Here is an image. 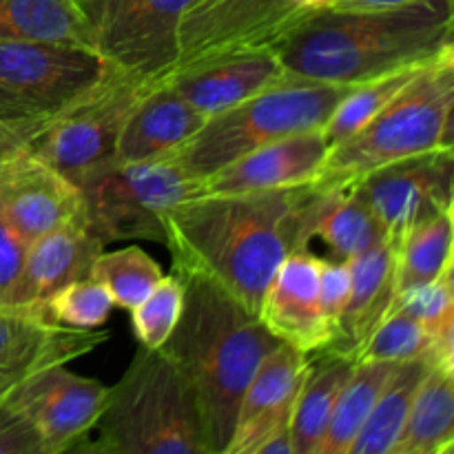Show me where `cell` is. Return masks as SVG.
Segmentation results:
<instances>
[{"instance_id":"obj_1","label":"cell","mask_w":454,"mask_h":454,"mask_svg":"<svg viewBox=\"0 0 454 454\" xmlns=\"http://www.w3.org/2000/svg\"><path fill=\"white\" fill-rule=\"evenodd\" d=\"M310 184L253 193H200L162 213L173 269L204 275L257 315L278 266L301 242Z\"/></svg>"},{"instance_id":"obj_2","label":"cell","mask_w":454,"mask_h":454,"mask_svg":"<svg viewBox=\"0 0 454 454\" xmlns=\"http://www.w3.org/2000/svg\"><path fill=\"white\" fill-rule=\"evenodd\" d=\"M452 0L388 9H313L273 47L288 75L362 84L454 51Z\"/></svg>"},{"instance_id":"obj_3","label":"cell","mask_w":454,"mask_h":454,"mask_svg":"<svg viewBox=\"0 0 454 454\" xmlns=\"http://www.w3.org/2000/svg\"><path fill=\"white\" fill-rule=\"evenodd\" d=\"M173 273L184 288V301L162 350L193 395L208 454H224L253 372L282 341L215 282L189 270Z\"/></svg>"},{"instance_id":"obj_4","label":"cell","mask_w":454,"mask_h":454,"mask_svg":"<svg viewBox=\"0 0 454 454\" xmlns=\"http://www.w3.org/2000/svg\"><path fill=\"white\" fill-rule=\"evenodd\" d=\"M89 450L111 454H208L195 399L162 348L140 346L106 390Z\"/></svg>"},{"instance_id":"obj_5","label":"cell","mask_w":454,"mask_h":454,"mask_svg":"<svg viewBox=\"0 0 454 454\" xmlns=\"http://www.w3.org/2000/svg\"><path fill=\"white\" fill-rule=\"evenodd\" d=\"M353 87L286 75L273 87L208 115L202 129L168 155L202 182L269 142L324 129Z\"/></svg>"},{"instance_id":"obj_6","label":"cell","mask_w":454,"mask_h":454,"mask_svg":"<svg viewBox=\"0 0 454 454\" xmlns=\"http://www.w3.org/2000/svg\"><path fill=\"white\" fill-rule=\"evenodd\" d=\"M452 109L454 51L426 67L364 127L331 146L315 182L350 184L395 160L452 146Z\"/></svg>"},{"instance_id":"obj_7","label":"cell","mask_w":454,"mask_h":454,"mask_svg":"<svg viewBox=\"0 0 454 454\" xmlns=\"http://www.w3.org/2000/svg\"><path fill=\"white\" fill-rule=\"evenodd\" d=\"M84 224L105 244L167 242L162 213L202 193V182L171 155L145 162H114L75 182Z\"/></svg>"},{"instance_id":"obj_8","label":"cell","mask_w":454,"mask_h":454,"mask_svg":"<svg viewBox=\"0 0 454 454\" xmlns=\"http://www.w3.org/2000/svg\"><path fill=\"white\" fill-rule=\"evenodd\" d=\"M149 87L111 67L100 82L44 124L29 151L71 182L109 167L129 114Z\"/></svg>"},{"instance_id":"obj_9","label":"cell","mask_w":454,"mask_h":454,"mask_svg":"<svg viewBox=\"0 0 454 454\" xmlns=\"http://www.w3.org/2000/svg\"><path fill=\"white\" fill-rule=\"evenodd\" d=\"M109 69L93 49L0 40V118L49 122Z\"/></svg>"},{"instance_id":"obj_10","label":"cell","mask_w":454,"mask_h":454,"mask_svg":"<svg viewBox=\"0 0 454 454\" xmlns=\"http://www.w3.org/2000/svg\"><path fill=\"white\" fill-rule=\"evenodd\" d=\"M198 0H84L96 51L145 84L167 80L180 56V25Z\"/></svg>"},{"instance_id":"obj_11","label":"cell","mask_w":454,"mask_h":454,"mask_svg":"<svg viewBox=\"0 0 454 454\" xmlns=\"http://www.w3.org/2000/svg\"><path fill=\"white\" fill-rule=\"evenodd\" d=\"M324 4L328 0H207L193 4L182 18L176 69L229 53L273 51L301 18Z\"/></svg>"},{"instance_id":"obj_12","label":"cell","mask_w":454,"mask_h":454,"mask_svg":"<svg viewBox=\"0 0 454 454\" xmlns=\"http://www.w3.org/2000/svg\"><path fill=\"white\" fill-rule=\"evenodd\" d=\"M355 184L384 226L390 244H397L412 226L454 208V149L424 151L384 164Z\"/></svg>"},{"instance_id":"obj_13","label":"cell","mask_w":454,"mask_h":454,"mask_svg":"<svg viewBox=\"0 0 454 454\" xmlns=\"http://www.w3.org/2000/svg\"><path fill=\"white\" fill-rule=\"evenodd\" d=\"M310 355L278 344L253 372L224 454H293L291 421Z\"/></svg>"},{"instance_id":"obj_14","label":"cell","mask_w":454,"mask_h":454,"mask_svg":"<svg viewBox=\"0 0 454 454\" xmlns=\"http://www.w3.org/2000/svg\"><path fill=\"white\" fill-rule=\"evenodd\" d=\"M106 390L109 386L56 364L29 372L9 397L34 421L44 454H62L75 450L96 428Z\"/></svg>"},{"instance_id":"obj_15","label":"cell","mask_w":454,"mask_h":454,"mask_svg":"<svg viewBox=\"0 0 454 454\" xmlns=\"http://www.w3.org/2000/svg\"><path fill=\"white\" fill-rule=\"evenodd\" d=\"M0 213L27 242L62 226L84 224L78 184L31 151L0 168Z\"/></svg>"},{"instance_id":"obj_16","label":"cell","mask_w":454,"mask_h":454,"mask_svg":"<svg viewBox=\"0 0 454 454\" xmlns=\"http://www.w3.org/2000/svg\"><path fill=\"white\" fill-rule=\"evenodd\" d=\"M319 264L322 257L310 248L291 253L275 270L257 310L270 335L306 355L322 353L333 340L319 309Z\"/></svg>"},{"instance_id":"obj_17","label":"cell","mask_w":454,"mask_h":454,"mask_svg":"<svg viewBox=\"0 0 454 454\" xmlns=\"http://www.w3.org/2000/svg\"><path fill=\"white\" fill-rule=\"evenodd\" d=\"M331 145L317 131L269 142L202 180V193H253L310 184L322 173Z\"/></svg>"},{"instance_id":"obj_18","label":"cell","mask_w":454,"mask_h":454,"mask_svg":"<svg viewBox=\"0 0 454 454\" xmlns=\"http://www.w3.org/2000/svg\"><path fill=\"white\" fill-rule=\"evenodd\" d=\"M282 62L270 49L239 51L193 62L173 71L167 80L202 115H215L286 78Z\"/></svg>"},{"instance_id":"obj_19","label":"cell","mask_w":454,"mask_h":454,"mask_svg":"<svg viewBox=\"0 0 454 454\" xmlns=\"http://www.w3.org/2000/svg\"><path fill=\"white\" fill-rule=\"evenodd\" d=\"M315 239L328 248L326 260L350 262L388 238L355 182L333 186L313 182L301 208V242L310 248Z\"/></svg>"},{"instance_id":"obj_20","label":"cell","mask_w":454,"mask_h":454,"mask_svg":"<svg viewBox=\"0 0 454 454\" xmlns=\"http://www.w3.org/2000/svg\"><path fill=\"white\" fill-rule=\"evenodd\" d=\"M105 247L106 244L96 238L87 224H69L40 235L27 248L25 269L13 306L43 315V304L53 293L91 275L93 262Z\"/></svg>"},{"instance_id":"obj_21","label":"cell","mask_w":454,"mask_h":454,"mask_svg":"<svg viewBox=\"0 0 454 454\" xmlns=\"http://www.w3.org/2000/svg\"><path fill=\"white\" fill-rule=\"evenodd\" d=\"M109 340V333L93 328L51 324L31 309L0 306V368H40L69 364Z\"/></svg>"},{"instance_id":"obj_22","label":"cell","mask_w":454,"mask_h":454,"mask_svg":"<svg viewBox=\"0 0 454 454\" xmlns=\"http://www.w3.org/2000/svg\"><path fill=\"white\" fill-rule=\"evenodd\" d=\"M207 115L200 114L168 82L151 84L120 136L115 162H145L168 155L202 129Z\"/></svg>"},{"instance_id":"obj_23","label":"cell","mask_w":454,"mask_h":454,"mask_svg":"<svg viewBox=\"0 0 454 454\" xmlns=\"http://www.w3.org/2000/svg\"><path fill=\"white\" fill-rule=\"evenodd\" d=\"M350 266V295L326 350L355 359L364 341L395 304V248L388 239L364 251Z\"/></svg>"},{"instance_id":"obj_24","label":"cell","mask_w":454,"mask_h":454,"mask_svg":"<svg viewBox=\"0 0 454 454\" xmlns=\"http://www.w3.org/2000/svg\"><path fill=\"white\" fill-rule=\"evenodd\" d=\"M0 40L96 51V31L82 0H0Z\"/></svg>"},{"instance_id":"obj_25","label":"cell","mask_w":454,"mask_h":454,"mask_svg":"<svg viewBox=\"0 0 454 454\" xmlns=\"http://www.w3.org/2000/svg\"><path fill=\"white\" fill-rule=\"evenodd\" d=\"M353 366V357L333 350L310 355L309 371L297 390L295 408H293V454H319L337 395L348 380Z\"/></svg>"},{"instance_id":"obj_26","label":"cell","mask_w":454,"mask_h":454,"mask_svg":"<svg viewBox=\"0 0 454 454\" xmlns=\"http://www.w3.org/2000/svg\"><path fill=\"white\" fill-rule=\"evenodd\" d=\"M454 448V371L430 366L421 380L393 454H450Z\"/></svg>"},{"instance_id":"obj_27","label":"cell","mask_w":454,"mask_h":454,"mask_svg":"<svg viewBox=\"0 0 454 454\" xmlns=\"http://www.w3.org/2000/svg\"><path fill=\"white\" fill-rule=\"evenodd\" d=\"M428 371L430 362L426 357L395 364L348 454H393L395 443L406 426L412 397Z\"/></svg>"},{"instance_id":"obj_28","label":"cell","mask_w":454,"mask_h":454,"mask_svg":"<svg viewBox=\"0 0 454 454\" xmlns=\"http://www.w3.org/2000/svg\"><path fill=\"white\" fill-rule=\"evenodd\" d=\"M454 208L412 226L395 248V291L403 293L433 282L452 264Z\"/></svg>"},{"instance_id":"obj_29","label":"cell","mask_w":454,"mask_h":454,"mask_svg":"<svg viewBox=\"0 0 454 454\" xmlns=\"http://www.w3.org/2000/svg\"><path fill=\"white\" fill-rule=\"evenodd\" d=\"M399 364V362H397ZM395 362H355L348 380L337 395L319 454H348L375 399L393 372Z\"/></svg>"},{"instance_id":"obj_30","label":"cell","mask_w":454,"mask_h":454,"mask_svg":"<svg viewBox=\"0 0 454 454\" xmlns=\"http://www.w3.org/2000/svg\"><path fill=\"white\" fill-rule=\"evenodd\" d=\"M433 62L406 67V69H397L393 71V74H386L380 75V78L366 80V82L362 84H355V87L341 98L340 105L335 106V111L331 114L328 122L324 124L322 133L328 140V145L335 146L340 145L341 140H346L348 136H353L359 127H364L377 111L384 109V106L388 105V102L393 100L412 78H415V75H419L421 71H424L426 67L433 65Z\"/></svg>"},{"instance_id":"obj_31","label":"cell","mask_w":454,"mask_h":454,"mask_svg":"<svg viewBox=\"0 0 454 454\" xmlns=\"http://www.w3.org/2000/svg\"><path fill=\"white\" fill-rule=\"evenodd\" d=\"M162 275L158 262L145 248L131 244L120 251H102L93 262L89 278L106 288L115 306L131 310L158 286Z\"/></svg>"},{"instance_id":"obj_32","label":"cell","mask_w":454,"mask_h":454,"mask_svg":"<svg viewBox=\"0 0 454 454\" xmlns=\"http://www.w3.org/2000/svg\"><path fill=\"white\" fill-rule=\"evenodd\" d=\"M114 306L106 288L96 279L87 278L67 284L53 293L43 304V315L51 324L93 331L105 326Z\"/></svg>"},{"instance_id":"obj_33","label":"cell","mask_w":454,"mask_h":454,"mask_svg":"<svg viewBox=\"0 0 454 454\" xmlns=\"http://www.w3.org/2000/svg\"><path fill=\"white\" fill-rule=\"evenodd\" d=\"M430 346V333L424 324L399 310H390L380 326L368 335L355 362H408L426 357Z\"/></svg>"},{"instance_id":"obj_34","label":"cell","mask_w":454,"mask_h":454,"mask_svg":"<svg viewBox=\"0 0 454 454\" xmlns=\"http://www.w3.org/2000/svg\"><path fill=\"white\" fill-rule=\"evenodd\" d=\"M184 301V288L176 273L162 275L158 286L131 309V326L145 348H162L176 328Z\"/></svg>"},{"instance_id":"obj_35","label":"cell","mask_w":454,"mask_h":454,"mask_svg":"<svg viewBox=\"0 0 454 454\" xmlns=\"http://www.w3.org/2000/svg\"><path fill=\"white\" fill-rule=\"evenodd\" d=\"M390 310L408 315L424 324L426 331H434L443 319L454 315V288H452V264L442 270L433 282L419 284L415 288L399 293Z\"/></svg>"},{"instance_id":"obj_36","label":"cell","mask_w":454,"mask_h":454,"mask_svg":"<svg viewBox=\"0 0 454 454\" xmlns=\"http://www.w3.org/2000/svg\"><path fill=\"white\" fill-rule=\"evenodd\" d=\"M0 454H44L38 428L9 395L0 402Z\"/></svg>"},{"instance_id":"obj_37","label":"cell","mask_w":454,"mask_h":454,"mask_svg":"<svg viewBox=\"0 0 454 454\" xmlns=\"http://www.w3.org/2000/svg\"><path fill=\"white\" fill-rule=\"evenodd\" d=\"M29 242L0 213V306H13Z\"/></svg>"},{"instance_id":"obj_38","label":"cell","mask_w":454,"mask_h":454,"mask_svg":"<svg viewBox=\"0 0 454 454\" xmlns=\"http://www.w3.org/2000/svg\"><path fill=\"white\" fill-rule=\"evenodd\" d=\"M350 295V266L348 262L324 260L319 264V309L328 328L335 335L337 324L346 309ZM333 341V340H331Z\"/></svg>"},{"instance_id":"obj_39","label":"cell","mask_w":454,"mask_h":454,"mask_svg":"<svg viewBox=\"0 0 454 454\" xmlns=\"http://www.w3.org/2000/svg\"><path fill=\"white\" fill-rule=\"evenodd\" d=\"M47 122H25V120H3L0 118V168L7 167L12 160L29 151Z\"/></svg>"},{"instance_id":"obj_40","label":"cell","mask_w":454,"mask_h":454,"mask_svg":"<svg viewBox=\"0 0 454 454\" xmlns=\"http://www.w3.org/2000/svg\"><path fill=\"white\" fill-rule=\"evenodd\" d=\"M412 3V0H328V7L337 9H388L399 4Z\"/></svg>"},{"instance_id":"obj_41","label":"cell","mask_w":454,"mask_h":454,"mask_svg":"<svg viewBox=\"0 0 454 454\" xmlns=\"http://www.w3.org/2000/svg\"><path fill=\"white\" fill-rule=\"evenodd\" d=\"M29 372H34L31 368H0V402L25 380Z\"/></svg>"},{"instance_id":"obj_42","label":"cell","mask_w":454,"mask_h":454,"mask_svg":"<svg viewBox=\"0 0 454 454\" xmlns=\"http://www.w3.org/2000/svg\"><path fill=\"white\" fill-rule=\"evenodd\" d=\"M200 3H207V0H198V3H195V4H200Z\"/></svg>"},{"instance_id":"obj_43","label":"cell","mask_w":454,"mask_h":454,"mask_svg":"<svg viewBox=\"0 0 454 454\" xmlns=\"http://www.w3.org/2000/svg\"><path fill=\"white\" fill-rule=\"evenodd\" d=\"M82 3H84V0H82Z\"/></svg>"}]
</instances>
